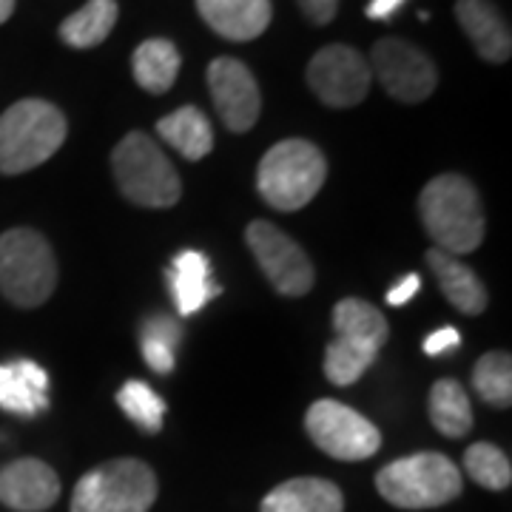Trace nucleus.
Wrapping results in <instances>:
<instances>
[{"label":"nucleus","instance_id":"1","mask_svg":"<svg viewBox=\"0 0 512 512\" xmlns=\"http://www.w3.org/2000/svg\"><path fill=\"white\" fill-rule=\"evenodd\" d=\"M419 214L427 237L444 254H470L484 242V211L476 185L458 174H441L424 185Z\"/></svg>","mask_w":512,"mask_h":512},{"label":"nucleus","instance_id":"2","mask_svg":"<svg viewBox=\"0 0 512 512\" xmlns=\"http://www.w3.org/2000/svg\"><path fill=\"white\" fill-rule=\"evenodd\" d=\"M63 111L46 100H20L0 114V174H26L43 165L66 140Z\"/></svg>","mask_w":512,"mask_h":512},{"label":"nucleus","instance_id":"3","mask_svg":"<svg viewBox=\"0 0 512 512\" xmlns=\"http://www.w3.org/2000/svg\"><path fill=\"white\" fill-rule=\"evenodd\" d=\"M376 490L399 510H433L456 501L464 481L453 458L441 453H416L396 458L376 476Z\"/></svg>","mask_w":512,"mask_h":512},{"label":"nucleus","instance_id":"4","mask_svg":"<svg viewBox=\"0 0 512 512\" xmlns=\"http://www.w3.org/2000/svg\"><path fill=\"white\" fill-rule=\"evenodd\" d=\"M328 177L325 154L308 140H282L259 163L256 188L276 211H299L322 191Z\"/></svg>","mask_w":512,"mask_h":512},{"label":"nucleus","instance_id":"5","mask_svg":"<svg viewBox=\"0 0 512 512\" xmlns=\"http://www.w3.org/2000/svg\"><path fill=\"white\" fill-rule=\"evenodd\" d=\"M111 171L120 191L143 208H171L183 194L174 165L168 163L157 140L143 131H131L117 143L111 154Z\"/></svg>","mask_w":512,"mask_h":512},{"label":"nucleus","instance_id":"6","mask_svg":"<svg viewBox=\"0 0 512 512\" xmlns=\"http://www.w3.org/2000/svg\"><path fill=\"white\" fill-rule=\"evenodd\" d=\"M157 493V476L146 461L114 458L77 481L72 512H148Z\"/></svg>","mask_w":512,"mask_h":512},{"label":"nucleus","instance_id":"7","mask_svg":"<svg viewBox=\"0 0 512 512\" xmlns=\"http://www.w3.org/2000/svg\"><path fill=\"white\" fill-rule=\"evenodd\" d=\"M57 288L52 245L32 228H12L0 237V291L18 308L43 305Z\"/></svg>","mask_w":512,"mask_h":512},{"label":"nucleus","instance_id":"8","mask_svg":"<svg viewBox=\"0 0 512 512\" xmlns=\"http://www.w3.org/2000/svg\"><path fill=\"white\" fill-rule=\"evenodd\" d=\"M305 430L322 453L339 461H365L382 447V433L373 421L333 399H319L308 407Z\"/></svg>","mask_w":512,"mask_h":512},{"label":"nucleus","instance_id":"9","mask_svg":"<svg viewBox=\"0 0 512 512\" xmlns=\"http://www.w3.org/2000/svg\"><path fill=\"white\" fill-rule=\"evenodd\" d=\"M245 242L254 254L256 265L282 296H305L313 288V265L308 254L285 231L265 220L245 228Z\"/></svg>","mask_w":512,"mask_h":512},{"label":"nucleus","instance_id":"10","mask_svg":"<svg viewBox=\"0 0 512 512\" xmlns=\"http://www.w3.org/2000/svg\"><path fill=\"white\" fill-rule=\"evenodd\" d=\"M370 74H376L384 92L399 103H421L439 83L433 60L402 37H384L373 46Z\"/></svg>","mask_w":512,"mask_h":512},{"label":"nucleus","instance_id":"11","mask_svg":"<svg viewBox=\"0 0 512 512\" xmlns=\"http://www.w3.org/2000/svg\"><path fill=\"white\" fill-rule=\"evenodd\" d=\"M370 66L353 46L330 43L319 49L308 63V86L313 94L333 109L359 106L370 92Z\"/></svg>","mask_w":512,"mask_h":512},{"label":"nucleus","instance_id":"12","mask_svg":"<svg viewBox=\"0 0 512 512\" xmlns=\"http://www.w3.org/2000/svg\"><path fill=\"white\" fill-rule=\"evenodd\" d=\"M208 86L214 109L231 131H251L259 120L262 94L251 69L237 57H217L208 66Z\"/></svg>","mask_w":512,"mask_h":512},{"label":"nucleus","instance_id":"13","mask_svg":"<svg viewBox=\"0 0 512 512\" xmlns=\"http://www.w3.org/2000/svg\"><path fill=\"white\" fill-rule=\"evenodd\" d=\"M60 498V478L40 458H18L0 470V504L15 512H43Z\"/></svg>","mask_w":512,"mask_h":512},{"label":"nucleus","instance_id":"14","mask_svg":"<svg viewBox=\"0 0 512 512\" xmlns=\"http://www.w3.org/2000/svg\"><path fill=\"white\" fill-rule=\"evenodd\" d=\"M0 407L23 419L49 410V373L32 359L0 365Z\"/></svg>","mask_w":512,"mask_h":512},{"label":"nucleus","instance_id":"15","mask_svg":"<svg viewBox=\"0 0 512 512\" xmlns=\"http://www.w3.org/2000/svg\"><path fill=\"white\" fill-rule=\"evenodd\" d=\"M456 20L484 60H490V63L510 60V26L490 0H456Z\"/></svg>","mask_w":512,"mask_h":512},{"label":"nucleus","instance_id":"16","mask_svg":"<svg viewBox=\"0 0 512 512\" xmlns=\"http://www.w3.org/2000/svg\"><path fill=\"white\" fill-rule=\"evenodd\" d=\"M200 18L225 40H254L271 23V0H197Z\"/></svg>","mask_w":512,"mask_h":512},{"label":"nucleus","instance_id":"17","mask_svg":"<svg viewBox=\"0 0 512 512\" xmlns=\"http://www.w3.org/2000/svg\"><path fill=\"white\" fill-rule=\"evenodd\" d=\"M168 288L180 316H194L220 293L211 279V262L200 251H180L174 256L168 265Z\"/></svg>","mask_w":512,"mask_h":512},{"label":"nucleus","instance_id":"18","mask_svg":"<svg viewBox=\"0 0 512 512\" xmlns=\"http://www.w3.org/2000/svg\"><path fill=\"white\" fill-rule=\"evenodd\" d=\"M424 262H427V268L436 276L441 293L447 296V302L456 311L467 313V316L484 313V308H487V291H484V285H481V279H478L473 268H467L458 256L444 254L439 248H430L424 254Z\"/></svg>","mask_w":512,"mask_h":512},{"label":"nucleus","instance_id":"19","mask_svg":"<svg viewBox=\"0 0 512 512\" xmlns=\"http://www.w3.org/2000/svg\"><path fill=\"white\" fill-rule=\"evenodd\" d=\"M259 512H345V498L325 478H291L265 495Z\"/></svg>","mask_w":512,"mask_h":512},{"label":"nucleus","instance_id":"20","mask_svg":"<svg viewBox=\"0 0 512 512\" xmlns=\"http://www.w3.org/2000/svg\"><path fill=\"white\" fill-rule=\"evenodd\" d=\"M157 134H160V140H165L177 154H183L191 163L202 160L214 148L211 120L197 106H183V109L165 114L157 123Z\"/></svg>","mask_w":512,"mask_h":512},{"label":"nucleus","instance_id":"21","mask_svg":"<svg viewBox=\"0 0 512 512\" xmlns=\"http://www.w3.org/2000/svg\"><path fill=\"white\" fill-rule=\"evenodd\" d=\"M131 74L148 94H165L180 74V52L171 40L151 37L140 43L131 57Z\"/></svg>","mask_w":512,"mask_h":512},{"label":"nucleus","instance_id":"22","mask_svg":"<svg viewBox=\"0 0 512 512\" xmlns=\"http://www.w3.org/2000/svg\"><path fill=\"white\" fill-rule=\"evenodd\" d=\"M333 328H336V336L350 339V342H362L373 350H382L387 336H390L382 311L365 299H356V296L342 299L333 308Z\"/></svg>","mask_w":512,"mask_h":512},{"label":"nucleus","instance_id":"23","mask_svg":"<svg viewBox=\"0 0 512 512\" xmlns=\"http://www.w3.org/2000/svg\"><path fill=\"white\" fill-rule=\"evenodd\" d=\"M430 421L447 439H461L473 430V407L464 387L453 379H441L430 390Z\"/></svg>","mask_w":512,"mask_h":512},{"label":"nucleus","instance_id":"24","mask_svg":"<svg viewBox=\"0 0 512 512\" xmlns=\"http://www.w3.org/2000/svg\"><path fill=\"white\" fill-rule=\"evenodd\" d=\"M117 23V0H89L83 9L60 23V37L72 49H94L111 35Z\"/></svg>","mask_w":512,"mask_h":512},{"label":"nucleus","instance_id":"25","mask_svg":"<svg viewBox=\"0 0 512 512\" xmlns=\"http://www.w3.org/2000/svg\"><path fill=\"white\" fill-rule=\"evenodd\" d=\"M180 339H183V328L177 319H171L165 313L148 316L146 325L140 330V345H143V356L154 373L165 376L174 370V356H177Z\"/></svg>","mask_w":512,"mask_h":512},{"label":"nucleus","instance_id":"26","mask_svg":"<svg viewBox=\"0 0 512 512\" xmlns=\"http://www.w3.org/2000/svg\"><path fill=\"white\" fill-rule=\"evenodd\" d=\"M376 356H379V350L336 336L325 350V376L339 387H348V384L359 382L365 376V370L373 367Z\"/></svg>","mask_w":512,"mask_h":512},{"label":"nucleus","instance_id":"27","mask_svg":"<svg viewBox=\"0 0 512 512\" xmlns=\"http://www.w3.org/2000/svg\"><path fill=\"white\" fill-rule=\"evenodd\" d=\"M464 470H467V476L473 478L478 487H484V490H493V493L510 490V458L504 456L495 444L478 441L473 447H467V453H464Z\"/></svg>","mask_w":512,"mask_h":512},{"label":"nucleus","instance_id":"28","mask_svg":"<svg viewBox=\"0 0 512 512\" xmlns=\"http://www.w3.org/2000/svg\"><path fill=\"white\" fill-rule=\"evenodd\" d=\"M473 387L476 393L493 407H510L512 404V359L510 353H484L473 370Z\"/></svg>","mask_w":512,"mask_h":512},{"label":"nucleus","instance_id":"29","mask_svg":"<svg viewBox=\"0 0 512 512\" xmlns=\"http://www.w3.org/2000/svg\"><path fill=\"white\" fill-rule=\"evenodd\" d=\"M117 404H120V410L126 413L128 419L134 421L140 430H146V433H160L163 430V421H165V402L163 396L154 390V387H148L146 382H137V379H131L120 387V393H117Z\"/></svg>","mask_w":512,"mask_h":512},{"label":"nucleus","instance_id":"30","mask_svg":"<svg viewBox=\"0 0 512 512\" xmlns=\"http://www.w3.org/2000/svg\"><path fill=\"white\" fill-rule=\"evenodd\" d=\"M458 345H461V333L456 328H441L424 339V353L427 356H444V353L458 350Z\"/></svg>","mask_w":512,"mask_h":512},{"label":"nucleus","instance_id":"31","mask_svg":"<svg viewBox=\"0 0 512 512\" xmlns=\"http://www.w3.org/2000/svg\"><path fill=\"white\" fill-rule=\"evenodd\" d=\"M296 3L305 12V18L316 26H328L339 12V0H296Z\"/></svg>","mask_w":512,"mask_h":512},{"label":"nucleus","instance_id":"32","mask_svg":"<svg viewBox=\"0 0 512 512\" xmlns=\"http://www.w3.org/2000/svg\"><path fill=\"white\" fill-rule=\"evenodd\" d=\"M419 288H421L419 276L407 274L402 282L396 285V288H390V291H387V305H393V308H402V305H407V302H410V299L419 293Z\"/></svg>","mask_w":512,"mask_h":512},{"label":"nucleus","instance_id":"33","mask_svg":"<svg viewBox=\"0 0 512 512\" xmlns=\"http://www.w3.org/2000/svg\"><path fill=\"white\" fill-rule=\"evenodd\" d=\"M407 0H370L367 3V18L370 20H390Z\"/></svg>","mask_w":512,"mask_h":512},{"label":"nucleus","instance_id":"34","mask_svg":"<svg viewBox=\"0 0 512 512\" xmlns=\"http://www.w3.org/2000/svg\"><path fill=\"white\" fill-rule=\"evenodd\" d=\"M12 12H15V0H0V23L12 18Z\"/></svg>","mask_w":512,"mask_h":512}]
</instances>
